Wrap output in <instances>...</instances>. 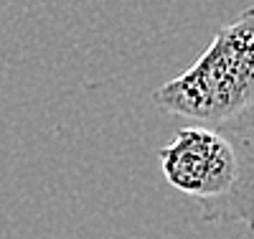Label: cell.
<instances>
[{
	"label": "cell",
	"mask_w": 254,
	"mask_h": 239,
	"mask_svg": "<svg viewBox=\"0 0 254 239\" xmlns=\"http://www.w3.org/2000/svg\"><path fill=\"white\" fill-rule=\"evenodd\" d=\"M160 112L221 133H254V8L221 26L190 67L153 92Z\"/></svg>",
	"instance_id": "6da1fadb"
},
{
	"label": "cell",
	"mask_w": 254,
	"mask_h": 239,
	"mask_svg": "<svg viewBox=\"0 0 254 239\" xmlns=\"http://www.w3.org/2000/svg\"><path fill=\"white\" fill-rule=\"evenodd\" d=\"M165 181L193 199L203 224H247L254 232V143L198 125L181 127L158 150Z\"/></svg>",
	"instance_id": "7a4b0ae2"
}]
</instances>
